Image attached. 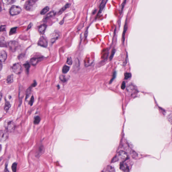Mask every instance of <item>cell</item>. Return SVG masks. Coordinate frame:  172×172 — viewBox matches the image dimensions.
I'll return each instance as SVG.
<instances>
[{"label": "cell", "mask_w": 172, "mask_h": 172, "mask_svg": "<svg viewBox=\"0 0 172 172\" xmlns=\"http://www.w3.org/2000/svg\"><path fill=\"white\" fill-rule=\"evenodd\" d=\"M167 119L169 123L172 124V113L170 114L168 116Z\"/></svg>", "instance_id": "31"}, {"label": "cell", "mask_w": 172, "mask_h": 172, "mask_svg": "<svg viewBox=\"0 0 172 172\" xmlns=\"http://www.w3.org/2000/svg\"><path fill=\"white\" fill-rule=\"evenodd\" d=\"M2 2L4 4H13L15 1L13 0H2Z\"/></svg>", "instance_id": "20"}, {"label": "cell", "mask_w": 172, "mask_h": 172, "mask_svg": "<svg viewBox=\"0 0 172 172\" xmlns=\"http://www.w3.org/2000/svg\"><path fill=\"white\" fill-rule=\"evenodd\" d=\"M38 45L42 47L46 48L48 46V41L45 37L41 36L38 42Z\"/></svg>", "instance_id": "8"}, {"label": "cell", "mask_w": 172, "mask_h": 172, "mask_svg": "<svg viewBox=\"0 0 172 172\" xmlns=\"http://www.w3.org/2000/svg\"><path fill=\"white\" fill-rule=\"evenodd\" d=\"M120 169L124 172H129V168L127 164L124 162H121L120 165Z\"/></svg>", "instance_id": "9"}, {"label": "cell", "mask_w": 172, "mask_h": 172, "mask_svg": "<svg viewBox=\"0 0 172 172\" xmlns=\"http://www.w3.org/2000/svg\"><path fill=\"white\" fill-rule=\"evenodd\" d=\"M7 54L4 50H1L0 52V60L1 62H4L7 58Z\"/></svg>", "instance_id": "11"}, {"label": "cell", "mask_w": 172, "mask_h": 172, "mask_svg": "<svg viewBox=\"0 0 172 172\" xmlns=\"http://www.w3.org/2000/svg\"><path fill=\"white\" fill-rule=\"evenodd\" d=\"M5 27L6 26H5V25H1V32L5 31V28H6V27Z\"/></svg>", "instance_id": "35"}, {"label": "cell", "mask_w": 172, "mask_h": 172, "mask_svg": "<svg viewBox=\"0 0 172 172\" xmlns=\"http://www.w3.org/2000/svg\"><path fill=\"white\" fill-rule=\"evenodd\" d=\"M171 133H172V129H171Z\"/></svg>", "instance_id": "41"}, {"label": "cell", "mask_w": 172, "mask_h": 172, "mask_svg": "<svg viewBox=\"0 0 172 172\" xmlns=\"http://www.w3.org/2000/svg\"><path fill=\"white\" fill-rule=\"evenodd\" d=\"M72 61L71 57H69L67 59V63L69 65H71L72 64Z\"/></svg>", "instance_id": "32"}, {"label": "cell", "mask_w": 172, "mask_h": 172, "mask_svg": "<svg viewBox=\"0 0 172 172\" xmlns=\"http://www.w3.org/2000/svg\"><path fill=\"white\" fill-rule=\"evenodd\" d=\"M107 1H108V0H104L102 1L100 5L99 12H102Z\"/></svg>", "instance_id": "14"}, {"label": "cell", "mask_w": 172, "mask_h": 172, "mask_svg": "<svg viewBox=\"0 0 172 172\" xmlns=\"http://www.w3.org/2000/svg\"><path fill=\"white\" fill-rule=\"evenodd\" d=\"M32 87V86L29 87V88H28L27 90L26 93V99H27L30 94Z\"/></svg>", "instance_id": "26"}, {"label": "cell", "mask_w": 172, "mask_h": 172, "mask_svg": "<svg viewBox=\"0 0 172 172\" xmlns=\"http://www.w3.org/2000/svg\"><path fill=\"white\" fill-rule=\"evenodd\" d=\"M11 105L10 102L8 101H6L5 104L4 110L6 112H8L9 110V109L11 107Z\"/></svg>", "instance_id": "18"}, {"label": "cell", "mask_w": 172, "mask_h": 172, "mask_svg": "<svg viewBox=\"0 0 172 172\" xmlns=\"http://www.w3.org/2000/svg\"><path fill=\"white\" fill-rule=\"evenodd\" d=\"M34 102V98L33 96H32L29 102V104L31 106L33 105Z\"/></svg>", "instance_id": "33"}, {"label": "cell", "mask_w": 172, "mask_h": 172, "mask_svg": "<svg viewBox=\"0 0 172 172\" xmlns=\"http://www.w3.org/2000/svg\"><path fill=\"white\" fill-rule=\"evenodd\" d=\"M60 79L61 81L63 82H67V78L65 76L63 75H61L60 76Z\"/></svg>", "instance_id": "25"}, {"label": "cell", "mask_w": 172, "mask_h": 172, "mask_svg": "<svg viewBox=\"0 0 172 172\" xmlns=\"http://www.w3.org/2000/svg\"><path fill=\"white\" fill-rule=\"evenodd\" d=\"M127 95L131 96L136 94L137 90L136 87H135L134 86L130 85L127 87Z\"/></svg>", "instance_id": "5"}, {"label": "cell", "mask_w": 172, "mask_h": 172, "mask_svg": "<svg viewBox=\"0 0 172 172\" xmlns=\"http://www.w3.org/2000/svg\"><path fill=\"white\" fill-rule=\"evenodd\" d=\"M37 1L30 0H27L25 2L24 8L26 11H30L33 10L36 6Z\"/></svg>", "instance_id": "1"}, {"label": "cell", "mask_w": 172, "mask_h": 172, "mask_svg": "<svg viewBox=\"0 0 172 172\" xmlns=\"http://www.w3.org/2000/svg\"><path fill=\"white\" fill-rule=\"evenodd\" d=\"M41 120V118L38 116H36L34 118V123L35 124H38L39 123Z\"/></svg>", "instance_id": "24"}, {"label": "cell", "mask_w": 172, "mask_h": 172, "mask_svg": "<svg viewBox=\"0 0 172 172\" xmlns=\"http://www.w3.org/2000/svg\"><path fill=\"white\" fill-rule=\"evenodd\" d=\"M40 57H33L30 60V63L33 66H35L41 60Z\"/></svg>", "instance_id": "13"}, {"label": "cell", "mask_w": 172, "mask_h": 172, "mask_svg": "<svg viewBox=\"0 0 172 172\" xmlns=\"http://www.w3.org/2000/svg\"><path fill=\"white\" fill-rule=\"evenodd\" d=\"M7 83L8 84H11L13 82V75H9L8 76L7 79Z\"/></svg>", "instance_id": "17"}, {"label": "cell", "mask_w": 172, "mask_h": 172, "mask_svg": "<svg viewBox=\"0 0 172 172\" xmlns=\"http://www.w3.org/2000/svg\"><path fill=\"white\" fill-rule=\"evenodd\" d=\"M8 45L10 50L12 52H15L19 47V43L16 41H10Z\"/></svg>", "instance_id": "4"}, {"label": "cell", "mask_w": 172, "mask_h": 172, "mask_svg": "<svg viewBox=\"0 0 172 172\" xmlns=\"http://www.w3.org/2000/svg\"><path fill=\"white\" fill-rule=\"evenodd\" d=\"M8 134L6 131H1L0 132V140L1 142L6 141L8 137Z\"/></svg>", "instance_id": "7"}, {"label": "cell", "mask_w": 172, "mask_h": 172, "mask_svg": "<svg viewBox=\"0 0 172 172\" xmlns=\"http://www.w3.org/2000/svg\"><path fill=\"white\" fill-rule=\"evenodd\" d=\"M32 24L31 23H30L29 24V26H28V27L27 28V30H28V29H30V28H31L32 27Z\"/></svg>", "instance_id": "39"}, {"label": "cell", "mask_w": 172, "mask_h": 172, "mask_svg": "<svg viewBox=\"0 0 172 172\" xmlns=\"http://www.w3.org/2000/svg\"><path fill=\"white\" fill-rule=\"evenodd\" d=\"M12 69V71L16 74H20L22 71V67L20 64L18 63L14 64Z\"/></svg>", "instance_id": "3"}, {"label": "cell", "mask_w": 172, "mask_h": 172, "mask_svg": "<svg viewBox=\"0 0 172 172\" xmlns=\"http://www.w3.org/2000/svg\"><path fill=\"white\" fill-rule=\"evenodd\" d=\"M103 172H115V169L111 166H108Z\"/></svg>", "instance_id": "15"}, {"label": "cell", "mask_w": 172, "mask_h": 172, "mask_svg": "<svg viewBox=\"0 0 172 172\" xmlns=\"http://www.w3.org/2000/svg\"><path fill=\"white\" fill-rule=\"evenodd\" d=\"M2 64H0V70H1V69H2Z\"/></svg>", "instance_id": "40"}, {"label": "cell", "mask_w": 172, "mask_h": 172, "mask_svg": "<svg viewBox=\"0 0 172 172\" xmlns=\"http://www.w3.org/2000/svg\"><path fill=\"white\" fill-rule=\"evenodd\" d=\"M116 76V72H114V73L113 76L112 78V79H111V81H110V82H113V81L114 79H115V78Z\"/></svg>", "instance_id": "36"}, {"label": "cell", "mask_w": 172, "mask_h": 172, "mask_svg": "<svg viewBox=\"0 0 172 172\" xmlns=\"http://www.w3.org/2000/svg\"><path fill=\"white\" fill-rule=\"evenodd\" d=\"M46 28V25L43 24L41 25L38 28V31L40 33L43 34L45 31Z\"/></svg>", "instance_id": "12"}, {"label": "cell", "mask_w": 172, "mask_h": 172, "mask_svg": "<svg viewBox=\"0 0 172 172\" xmlns=\"http://www.w3.org/2000/svg\"><path fill=\"white\" fill-rule=\"evenodd\" d=\"M17 164L16 162L13 163L12 166V169L13 172H16L17 169Z\"/></svg>", "instance_id": "27"}, {"label": "cell", "mask_w": 172, "mask_h": 172, "mask_svg": "<svg viewBox=\"0 0 172 172\" xmlns=\"http://www.w3.org/2000/svg\"><path fill=\"white\" fill-rule=\"evenodd\" d=\"M24 67H25V69H26V71L27 72H29V69L30 68V65L29 63H26V64H24Z\"/></svg>", "instance_id": "28"}, {"label": "cell", "mask_w": 172, "mask_h": 172, "mask_svg": "<svg viewBox=\"0 0 172 172\" xmlns=\"http://www.w3.org/2000/svg\"><path fill=\"white\" fill-rule=\"evenodd\" d=\"M115 52L116 50L115 49H113L112 51L111 56H110V60H111L112 59L113 57L114 56V54H115Z\"/></svg>", "instance_id": "34"}, {"label": "cell", "mask_w": 172, "mask_h": 172, "mask_svg": "<svg viewBox=\"0 0 172 172\" xmlns=\"http://www.w3.org/2000/svg\"><path fill=\"white\" fill-rule=\"evenodd\" d=\"M131 74L129 73H126L124 74L125 79H127L131 78Z\"/></svg>", "instance_id": "30"}, {"label": "cell", "mask_w": 172, "mask_h": 172, "mask_svg": "<svg viewBox=\"0 0 172 172\" xmlns=\"http://www.w3.org/2000/svg\"><path fill=\"white\" fill-rule=\"evenodd\" d=\"M22 9L20 7L16 5H12L9 9V12L12 16L16 15L21 12Z\"/></svg>", "instance_id": "2"}, {"label": "cell", "mask_w": 172, "mask_h": 172, "mask_svg": "<svg viewBox=\"0 0 172 172\" xmlns=\"http://www.w3.org/2000/svg\"><path fill=\"white\" fill-rule=\"evenodd\" d=\"M16 29H17V27L12 28L11 30H10V32H9V34H13L15 33L16 32Z\"/></svg>", "instance_id": "29"}, {"label": "cell", "mask_w": 172, "mask_h": 172, "mask_svg": "<svg viewBox=\"0 0 172 172\" xmlns=\"http://www.w3.org/2000/svg\"><path fill=\"white\" fill-rule=\"evenodd\" d=\"M127 20H126V23L124 28L123 32V34H122V40H123V42H124L125 39V33L127 31Z\"/></svg>", "instance_id": "16"}, {"label": "cell", "mask_w": 172, "mask_h": 172, "mask_svg": "<svg viewBox=\"0 0 172 172\" xmlns=\"http://www.w3.org/2000/svg\"><path fill=\"white\" fill-rule=\"evenodd\" d=\"M15 128V125L14 122L12 121H10L8 123L7 127V130L8 131L10 132L13 131Z\"/></svg>", "instance_id": "10"}, {"label": "cell", "mask_w": 172, "mask_h": 172, "mask_svg": "<svg viewBox=\"0 0 172 172\" xmlns=\"http://www.w3.org/2000/svg\"><path fill=\"white\" fill-rule=\"evenodd\" d=\"M37 83H36V81H35L32 84V86H32V87H34L36 86V85H37Z\"/></svg>", "instance_id": "38"}, {"label": "cell", "mask_w": 172, "mask_h": 172, "mask_svg": "<svg viewBox=\"0 0 172 172\" xmlns=\"http://www.w3.org/2000/svg\"><path fill=\"white\" fill-rule=\"evenodd\" d=\"M70 69V67L67 65H65L62 69V72L64 74H66L68 72Z\"/></svg>", "instance_id": "19"}, {"label": "cell", "mask_w": 172, "mask_h": 172, "mask_svg": "<svg viewBox=\"0 0 172 172\" xmlns=\"http://www.w3.org/2000/svg\"><path fill=\"white\" fill-rule=\"evenodd\" d=\"M49 10V7H45L42 10L41 12V14L42 15H45L46 14Z\"/></svg>", "instance_id": "22"}, {"label": "cell", "mask_w": 172, "mask_h": 172, "mask_svg": "<svg viewBox=\"0 0 172 172\" xmlns=\"http://www.w3.org/2000/svg\"><path fill=\"white\" fill-rule=\"evenodd\" d=\"M70 4H66V5H65V6H64V7H63V8H61V9L60 10V12H59V13H60V14H61V13H62V12H63L64 11H65V10H66V9H67V8H69V7H70Z\"/></svg>", "instance_id": "23"}, {"label": "cell", "mask_w": 172, "mask_h": 172, "mask_svg": "<svg viewBox=\"0 0 172 172\" xmlns=\"http://www.w3.org/2000/svg\"><path fill=\"white\" fill-rule=\"evenodd\" d=\"M125 87V83L124 82H123L121 86V89L124 90Z\"/></svg>", "instance_id": "37"}, {"label": "cell", "mask_w": 172, "mask_h": 172, "mask_svg": "<svg viewBox=\"0 0 172 172\" xmlns=\"http://www.w3.org/2000/svg\"><path fill=\"white\" fill-rule=\"evenodd\" d=\"M118 156L119 160L120 159L122 161L121 162H124L125 161L128 159V156L126 152L124 151H121L118 153Z\"/></svg>", "instance_id": "6"}, {"label": "cell", "mask_w": 172, "mask_h": 172, "mask_svg": "<svg viewBox=\"0 0 172 172\" xmlns=\"http://www.w3.org/2000/svg\"><path fill=\"white\" fill-rule=\"evenodd\" d=\"M56 13L55 12L53 11H52L50 12H49L47 15H46V19H48V18H51L52 16H54L56 15Z\"/></svg>", "instance_id": "21"}]
</instances>
